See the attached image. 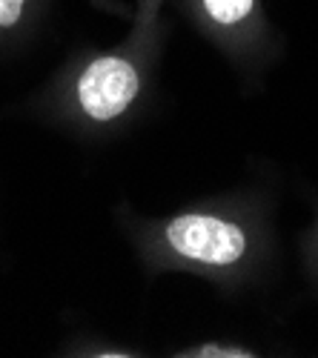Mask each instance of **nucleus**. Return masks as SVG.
Listing matches in <instances>:
<instances>
[{
	"label": "nucleus",
	"instance_id": "f03ea898",
	"mask_svg": "<svg viewBox=\"0 0 318 358\" xmlns=\"http://www.w3.org/2000/svg\"><path fill=\"white\" fill-rule=\"evenodd\" d=\"M138 72L124 57H98L86 66L78 80V98L83 112L95 121H112L118 117L138 95Z\"/></svg>",
	"mask_w": 318,
	"mask_h": 358
},
{
	"label": "nucleus",
	"instance_id": "7ed1b4c3",
	"mask_svg": "<svg viewBox=\"0 0 318 358\" xmlns=\"http://www.w3.org/2000/svg\"><path fill=\"white\" fill-rule=\"evenodd\" d=\"M204 6H207V12H210L212 20L229 26V23L244 20L252 12L255 0H204Z\"/></svg>",
	"mask_w": 318,
	"mask_h": 358
},
{
	"label": "nucleus",
	"instance_id": "39448f33",
	"mask_svg": "<svg viewBox=\"0 0 318 358\" xmlns=\"http://www.w3.org/2000/svg\"><path fill=\"white\" fill-rule=\"evenodd\" d=\"M195 355H221V358H247L252 352H244V350H226V347H201Z\"/></svg>",
	"mask_w": 318,
	"mask_h": 358
},
{
	"label": "nucleus",
	"instance_id": "f257e3e1",
	"mask_svg": "<svg viewBox=\"0 0 318 358\" xmlns=\"http://www.w3.org/2000/svg\"><path fill=\"white\" fill-rule=\"evenodd\" d=\"M166 241L184 258L218 266L238 261L247 247L244 232L215 215H178L166 227Z\"/></svg>",
	"mask_w": 318,
	"mask_h": 358
},
{
	"label": "nucleus",
	"instance_id": "20e7f679",
	"mask_svg": "<svg viewBox=\"0 0 318 358\" xmlns=\"http://www.w3.org/2000/svg\"><path fill=\"white\" fill-rule=\"evenodd\" d=\"M26 0H0V26H15Z\"/></svg>",
	"mask_w": 318,
	"mask_h": 358
}]
</instances>
